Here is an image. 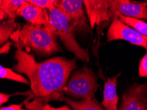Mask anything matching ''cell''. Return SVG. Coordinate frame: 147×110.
I'll list each match as a JSON object with an SVG mask.
<instances>
[{
  "label": "cell",
  "mask_w": 147,
  "mask_h": 110,
  "mask_svg": "<svg viewBox=\"0 0 147 110\" xmlns=\"http://www.w3.org/2000/svg\"><path fill=\"white\" fill-rule=\"evenodd\" d=\"M119 75L118 74L112 78H108L104 83L102 105L106 110H117L119 97L117 94V84Z\"/></svg>",
  "instance_id": "obj_11"
},
{
  "label": "cell",
  "mask_w": 147,
  "mask_h": 110,
  "mask_svg": "<svg viewBox=\"0 0 147 110\" xmlns=\"http://www.w3.org/2000/svg\"><path fill=\"white\" fill-rule=\"evenodd\" d=\"M0 77L3 79L12 80L26 84H28L30 83L27 78L24 77L23 76L17 74L9 68L4 67L2 65L0 67Z\"/></svg>",
  "instance_id": "obj_17"
},
{
  "label": "cell",
  "mask_w": 147,
  "mask_h": 110,
  "mask_svg": "<svg viewBox=\"0 0 147 110\" xmlns=\"http://www.w3.org/2000/svg\"><path fill=\"white\" fill-rule=\"evenodd\" d=\"M26 0H1L0 1V20L6 19L15 20L17 11Z\"/></svg>",
  "instance_id": "obj_12"
},
{
  "label": "cell",
  "mask_w": 147,
  "mask_h": 110,
  "mask_svg": "<svg viewBox=\"0 0 147 110\" xmlns=\"http://www.w3.org/2000/svg\"><path fill=\"white\" fill-rule=\"evenodd\" d=\"M65 102L73 110H105L94 98L74 100L71 98H65Z\"/></svg>",
  "instance_id": "obj_13"
},
{
  "label": "cell",
  "mask_w": 147,
  "mask_h": 110,
  "mask_svg": "<svg viewBox=\"0 0 147 110\" xmlns=\"http://www.w3.org/2000/svg\"><path fill=\"white\" fill-rule=\"evenodd\" d=\"M100 86L97 77L92 69L85 65L75 71L64 88V92L74 99H94V94Z\"/></svg>",
  "instance_id": "obj_4"
},
{
  "label": "cell",
  "mask_w": 147,
  "mask_h": 110,
  "mask_svg": "<svg viewBox=\"0 0 147 110\" xmlns=\"http://www.w3.org/2000/svg\"><path fill=\"white\" fill-rule=\"evenodd\" d=\"M21 28V25L15 21V20L8 19L0 24V44L1 46L11 37L15 31Z\"/></svg>",
  "instance_id": "obj_14"
},
{
  "label": "cell",
  "mask_w": 147,
  "mask_h": 110,
  "mask_svg": "<svg viewBox=\"0 0 147 110\" xmlns=\"http://www.w3.org/2000/svg\"><path fill=\"white\" fill-rule=\"evenodd\" d=\"M28 1L33 5L48 10L55 7L56 0H28Z\"/></svg>",
  "instance_id": "obj_18"
},
{
  "label": "cell",
  "mask_w": 147,
  "mask_h": 110,
  "mask_svg": "<svg viewBox=\"0 0 147 110\" xmlns=\"http://www.w3.org/2000/svg\"><path fill=\"white\" fill-rule=\"evenodd\" d=\"M110 14L112 20L118 18L120 15L147 20V6L144 2L110 0Z\"/></svg>",
  "instance_id": "obj_8"
},
{
  "label": "cell",
  "mask_w": 147,
  "mask_h": 110,
  "mask_svg": "<svg viewBox=\"0 0 147 110\" xmlns=\"http://www.w3.org/2000/svg\"><path fill=\"white\" fill-rule=\"evenodd\" d=\"M139 75L141 77H147V53L140 61Z\"/></svg>",
  "instance_id": "obj_19"
},
{
  "label": "cell",
  "mask_w": 147,
  "mask_h": 110,
  "mask_svg": "<svg viewBox=\"0 0 147 110\" xmlns=\"http://www.w3.org/2000/svg\"><path fill=\"white\" fill-rule=\"evenodd\" d=\"M118 40H125L135 46L144 48L147 53V36L126 25L119 18H115L111 22L107 32V41L109 42Z\"/></svg>",
  "instance_id": "obj_6"
},
{
  "label": "cell",
  "mask_w": 147,
  "mask_h": 110,
  "mask_svg": "<svg viewBox=\"0 0 147 110\" xmlns=\"http://www.w3.org/2000/svg\"><path fill=\"white\" fill-rule=\"evenodd\" d=\"M55 7L67 18L71 28L75 32L88 30L82 0H56Z\"/></svg>",
  "instance_id": "obj_5"
},
{
  "label": "cell",
  "mask_w": 147,
  "mask_h": 110,
  "mask_svg": "<svg viewBox=\"0 0 147 110\" xmlns=\"http://www.w3.org/2000/svg\"><path fill=\"white\" fill-rule=\"evenodd\" d=\"M11 45V43H10V42H7V43H5V44H3V46H1V54L7 53L10 50Z\"/></svg>",
  "instance_id": "obj_21"
},
{
  "label": "cell",
  "mask_w": 147,
  "mask_h": 110,
  "mask_svg": "<svg viewBox=\"0 0 147 110\" xmlns=\"http://www.w3.org/2000/svg\"><path fill=\"white\" fill-rule=\"evenodd\" d=\"M17 50L30 48L38 54L50 55L58 51L57 36L50 26L27 23L11 37Z\"/></svg>",
  "instance_id": "obj_2"
},
{
  "label": "cell",
  "mask_w": 147,
  "mask_h": 110,
  "mask_svg": "<svg viewBox=\"0 0 147 110\" xmlns=\"http://www.w3.org/2000/svg\"><path fill=\"white\" fill-rule=\"evenodd\" d=\"M10 98L9 94H6L3 93L0 94V104L2 105L4 103L7 102Z\"/></svg>",
  "instance_id": "obj_22"
},
{
  "label": "cell",
  "mask_w": 147,
  "mask_h": 110,
  "mask_svg": "<svg viewBox=\"0 0 147 110\" xmlns=\"http://www.w3.org/2000/svg\"><path fill=\"white\" fill-rule=\"evenodd\" d=\"M24 104L26 109H22L21 110H73L71 107L67 105L59 107H51L50 105L42 102L37 98H34V100L30 102L24 101Z\"/></svg>",
  "instance_id": "obj_15"
},
{
  "label": "cell",
  "mask_w": 147,
  "mask_h": 110,
  "mask_svg": "<svg viewBox=\"0 0 147 110\" xmlns=\"http://www.w3.org/2000/svg\"><path fill=\"white\" fill-rule=\"evenodd\" d=\"M84 7L87 13L90 28H97L98 37L102 28L113 21L110 14V0H84Z\"/></svg>",
  "instance_id": "obj_7"
},
{
  "label": "cell",
  "mask_w": 147,
  "mask_h": 110,
  "mask_svg": "<svg viewBox=\"0 0 147 110\" xmlns=\"http://www.w3.org/2000/svg\"><path fill=\"white\" fill-rule=\"evenodd\" d=\"M17 16L24 18L28 23L50 26L48 11L32 5L27 0L17 10Z\"/></svg>",
  "instance_id": "obj_10"
},
{
  "label": "cell",
  "mask_w": 147,
  "mask_h": 110,
  "mask_svg": "<svg viewBox=\"0 0 147 110\" xmlns=\"http://www.w3.org/2000/svg\"><path fill=\"white\" fill-rule=\"evenodd\" d=\"M48 11L50 15V27L57 37L63 42L67 50L74 53L77 59L88 62L89 61L88 53L77 42L74 31L65 15L55 7Z\"/></svg>",
  "instance_id": "obj_3"
},
{
  "label": "cell",
  "mask_w": 147,
  "mask_h": 110,
  "mask_svg": "<svg viewBox=\"0 0 147 110\" xmlns=\"http://www.w3.org/2000/svg\"><path fill=\"white\" fill-rule=\"evenodd\" d=\"M144 3H146V6H147V1H144Z\"/></svg>",
  "instance_id": "obj_23"
},
{
  "label": "cell",
  "mask_w": 147,
  "mask_h": 110,
  "mask_svg": "<svg viewBox=\"0 0 147 110\" xmlns=\"http://www.w3.org/2000/svg\"><path fill=\"white\" fill-rule=\"evenodd\" d=\"M23 104H13L7 107H2L0 110H21Z\"/></svg>",
  "instance_id": "obj_20"
},
{
  "label": "cell",
  "mask_w": 147,
  "mask_h": 110,
  "mask_svg": "<svg viewBox=\"0 0 147 110\" xmlns=\"http://www.w3.org/2000/svg\"><path fill=\"white\" fill-rule=\"evenodd\" d=\"M15 58L17 63L13 69L27 76L35 98L46 104L51 101L65 100L64 88L71 71L77 67L75 59L56 57L39 63L32 55L23 50H17Z\"/></svg>",
  "instance_id": "obj_1"
},
{
  "label": "cell",
  "mask_w": 147,
  "mask_h": 110,
  "mask_svg": "<svg viewBox=\"0 0 147 110\" xmlns=\"http://www.w3.org/2000/svg\"><path fill=\"white\" fill-rule=\"evenodd\" d=\"M118 110H147V85L135 84L123 94Z\"/></svg>",
  "instance_id": "obj_9"
},
{
  "label": "cell",
  "mask_w": 147,
  "mask_h": 110,
  "mask_svg": "<svg viewBox=\"0 0 147 110\" xmlns=\"http://www.w3.org/2000/svg\"><path fill=\"white\" fill-rule=\"evenodd\" d=\"M120 21H122L129 26H130L136 31L139 33L147 36V23L145 22L142 21L141 19H135V18H131L128 17H125L123 15H120L118 17Z\"/></svg>",
  "instance_id": "obj_16"
}]
</instances>
